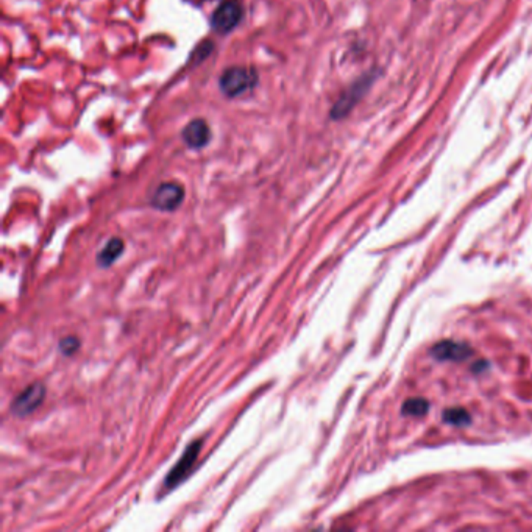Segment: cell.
<instances>
[{
    "instance_id": "obj_1",
    "label": "cell",
    "mask_w": 532,
    "mask_h": 532,
    "mask_svg": "<svg viewBox=\"0 0 532 532\" xmlns=\"http://www.w3.org/2000/svg\"><path fill=\"white\" fill-rule=\"evenodd\" d=\"M259 82L256 69L251 66H231L222 72L219 88L228 99L248 93Z\"/></svg>"
},
{
    "instance_id": "obj_2",
    "label": "cell",
    "mask_w": 532,
    "mask_h": 532,
    "mask_svg": "<svg viewBox=\"0 0 532 532\" xmlns=\"http://www.w3.org/2000/svg\"><path fill=\"white\" fill-rule=\"evenodd\" d=\"M203 442L205 439H196L186 446V450L183 451L178 462H176L175 465L170 468V472L165 474V478L163 481L164 494L176 489L178 485L185 483L189 476H191L194 467H196V463L198 461L200 451L203 448Z\"/></svg>"
},
{
    "instance_id": "obj_3",
    "label": "cell",
    "mask_w": 532,
    "mask_h": 532,
    "mask_svg": "<svg viewBox=\"0 0 532 532\" xmlns=\"http://www.w3.org/2000/svg\"><path fill=\"white\" fill-rule=\"evenodd\" d=\"M45 395H47V387H45L44 382H32V384L22 389L13 398V402L10 404L11 414L17 417V419H25V417L32 415L34 410L41 408V404L45 400Z\"/></svg>"
},
{
    "instance_id": "obj_4",
    "label": "cell",
    "mask_w": 532,
    "mask_h": 532,
    "mask_svg": "<svg viewBox=\"0 0 532 532\" xmlns=\"http://www.w3.org/2000/svg\"><path fill=\"white\" fill-rule=\"evenodd\" d=\"M186 191L185 186L180 185L178 181H164L154 189L150 205L153 209L163 211V213H174L185 202Z\"/></svg>"
},
{
    "instance_id": "obj_5",
    "label": "cell",
    "mask_w": 532,
    "mask_h": 532,
    "mask_svg": "<svg viewBox=\"0 0 532 532\" xmlns=\"http://www.w3.org/2000/svg\"><path fill=\"white\" fill-rule=\"evenodd\" d=\"M373 80H375L373 73H367V76L360 77L358 82H354L350 88L339 97V100L334 103V106L331 108V113H329L331 119L339 120L347 117L348 113L356 106V103L362 99L365 93H367L371 83H373Z\"/></svg>"
},
{
    "instance_id": "obj_6",
    "label": "cell",
    "mask_w": 532,
    "mask_h": 532,
    "mask_svg": "<svg viewBox=\"0 0 532 532\" xmlns=\"http://www.w3.org/2000/svg\"><path fill=\"white\" fill-rule=\"evenodd\" d=\"M244 17V7L238 0L222 2L211 16V27L217 34H228L236 28Z\"/></svg>"
},
{
    "instance_id": "obj_7",
    "label": "cell",
    "mask_w": 532,
    "mask_h": 532,
    "mask_svg": "<svg viewBox=\"0 0 532 532\" xmlns=\"http://www.w3.org/2000/svg\"><path fill=\"white\" fill-rule=\"evenodd\" d=\"M185 144L192 150H202L211 142V128L205 119H192L181 131Z\"/></svg>"
},
{
    "instance_id": "obj_8",
    "label": "cell",
    "mask_w": 532,
    "mask_h": 532,
    "mask_svg": "<svg viewBox=\"0 0 532 532\" xmlns=\"http://www.w3.org/2000/svg\"><path fill=\"white\" fill-rule=\"evenodd\" d=\"M472 354L473 350L470 345L456 340H442L436 343L431 350V356L437 360H465Z\"/></svg>"
},
{
    "instance_id": "obj_9",
    "label": "cell",
    "mask_w": 532,
    "mask_h": 532,
    "mask_svg": "<svg viewBox=\"0 0 532 532\" xmlns=\"http://www.w3.org/2000/svg\"><path fill=\"white\" fill-rule=\"evenodd\" d=\"M125 250V242L122 240V238L119 236H114V238H110L105 242V245H103L102 250L97 253V266H99L100 268H108L111 267L114 262H116L120 255L124 253Z\"/></svg>"
},
{
    "instance_id": "obj_10",
    "label": "cell",
    "mask_w": 532,
    "mask_h": 532,
    "mask_svg": "<svg viewBox=\"0 0 532 532\" xmlns=\"http://www.w3.org/2000/svg\"><path fill=\"white\" fill-rule=\"evenodd\" d=\"M442 419L445 423H448L451 426H467L470 425L472 421V417L468 414V410L462 408L446 409L442 414Z\"/></svg>"
},
{
    "instance_id": "obj_11",
    "label": "cell",
    "mask_w": 532,
    "mask_h": 532,
    "mask_svg": "<svg viewBox=\"0 0 532 532\" xmlns=\"http://www.w3.org/2000/svg\"><path fill=\"white\" fill-rule=\"evenodd\" d=\"M429 410V403L425 398H410L403 404L402 414L409 417H421Z\"/></svg>"
},
{
    "instance_id": "obj_12",
    "label": "cell",
    "mask_w": 532,
    "mask_h": 532,
    "mask_svg": "<svg viewBox=\"0 0 532 532\" xmlns=\"http://www.w3.org/2000/svg\"><path fill=\"white\" fill-rule=\"evenodd\" d=\"M80 345H82V342H80L77 336H65L58 340V351L62 356L71 358L80 350Z\"/></svg>"
},
{
    "instance_id": "obj_13",
    "label": "cell",
    "mask_w": 532,
    "mask_h": 532,
    "mask_svg": "<svg viewBox=\"0 0 532 532\" xmlns=\"http://www.w3.org/2000/svg\"><path fill=\"white\" fill-rule=\"evenodd\" d=\"M214 49V44H211L209 41H205L200 47H197L196 50H194L192 54V58H196V56H198L197 61H203L206 56H209L211 51H213Z\"/></svg>"
}]
</instances>
